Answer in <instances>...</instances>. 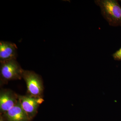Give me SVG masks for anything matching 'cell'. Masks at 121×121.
<instances>
[{
	"instance_id": "obj_1",
	"label": "cell",
	"mask_w": 121,
	"mask_h": 121,
	"mask_svg": "<svg viewBox=\"0 0 121 121\" xmlns=\"http://www.w3.org/2000/svg\"><path fill=\"white\" fill-rule=\"evenodd\" d=\"M95 4L99 6L102 15L110 25L121 26V7L115 0H96Z\"/></svg>"
},
{
	"instance_id": "obj_2",
	"label": "cell",
	"mask_w": 121,
	"mask_h": 121,
	"mask_svg": "<svg viewBox=\"0 0 121 121\" xmlns=\"http://www.w3.org/2000/svg\"><path fill=\"white\" fill-rule=\"evenodd\" d=\"M24 70L16 60L0 63V79L3 82L21 79Z\"/></svg>"
},
{
	"instance_id": "obj_3",
	"label": "cell",
	"mask_w": 121,
	"mask_h": 121,
	"mask_svg": "<svg viewBox=\"0 0 121 121\" xmlns=\"http://www.w3.org/2000/svg\"><path fill=\"white\" fill-rule=\"evenodd\" d=\"M22 78L26 82L28 94L42 97L43 91V86L41 77L32 71L24 70Z\"/></svg>"
},
{
	"instance_id": "obj_4",
	"label": "cell",
	"mask_w": 121,
	"mask_h": 121,
	"mask_svg": "<svg viewBox=\"0 0 121 121\" xmlns=\"http://www.w3.org/2000/svg\"><path fill=\"white\" fill-rule=\"evenodd\" d=\"M18 98L22 109L31 121L36 115L39 106L44 101L42 97L29 94L18 95Z\"/></svg>"
},
{
	"instance_id": "obj_5",
	"label": "cell",
	"mask_w": 121,
	"mask_h": 121,
	"mask_svg": "<svg viewBox=\"0 0 121 121\" xmlns=\"http://www.w3.org/2000/svg\"><path fill=\"white\" fill-rule=\"evenodd\" d=\"M18 95L8 89L1 90L0 92V112L3 114L13 107L18 101Z\"/></svg>"
},
{
	"instance_id": "obj_6",
	"label": "cell",
	"mask_w": 121,
	"mask_h": 121,
	"mask_svg": "<svg viewBox=\"0 0 121 121\" xmlns=\"http://www.w3.org/2000/svg\"><path fill=\"white\" fill-rule=\"evenodd\" d=\"M17 47L15 43L9 41H0V62L16 60Z\"/></svg>"
},
{
	"instance_id": "obj_7",
	"label": "cell",
	"mask_w": 121,
	"mask_h": 121,
	"mask_svg": "<svg viewBox=\"0 0 121 121\" xmlns=\"http://www.w3.org/2000/svg\"><path fill=\"white\" fill-rule=\"evenodd\" d=\"M0 115L4 121H31L22 109L19 100L13 107L6 112Z\"/></svg>"
},
{
	"instance_id": "obj_8",
	"label": "cell",
	"mask_w": 121,
	"mask_h": 121,
	"mask_svg": "<svg viewBox=\"0 0 121 121\" xmlns=\"http://www.w3.org/2000/svg\"><path fill=\"white\" fill-rule=\"evenodd\" d=\"M112 56L115 60H121V48L113 54Z\"/></svg>"
},
{
	"instance_id": "obj_9",
	"label": "cell",
	"mask_w": 121,
	"mask_h": 121,
	"mask_svg": "<svg viewBox=\"0 0 121 121\" xmlns=\"http://www.w3.org/2000/svg\"><path fill=\"white\" fill-rule=\"evenodd\" d=\"M0 121H4L2 116L1 115L0 116Z\"/></svg>"
},
{
	"instance_id": "obj_10",
	"label": "cell",
	"mask_w": 121,
	"mask_h": 121,
	"mask_svg": "<svg viewBox=\"0 0 121 121\" xmlns=\"http://www.w3.org/2000/svg\"></svg>"
}]
</instances>
